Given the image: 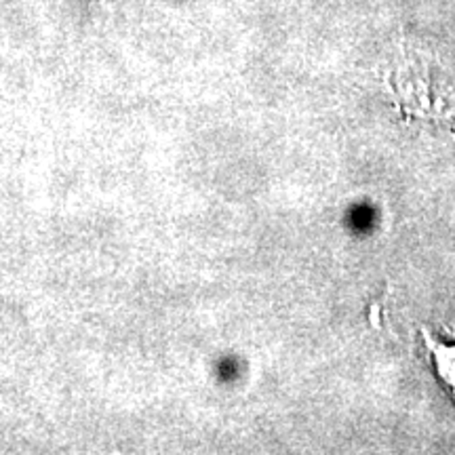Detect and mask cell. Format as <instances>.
I'll list each match as a JSON object with an SVG mask.
<instances>
[{"label":"cell","mask_w":455,"mask_h":455,"mask_svg":"<svg viewBox=\"0 0 455 455\" xmlns=\"http://www.w3.org/2000/svg\"><path fill=\"white\" fill-rule=\"evenodd\" d=\"M426 344H428V352L432 356V365H435L436 375L451 390L455 398V344H445L439 338H430L428 333H426Z\"/></svg>","instance_id":"obj_1"}]
</instances>
